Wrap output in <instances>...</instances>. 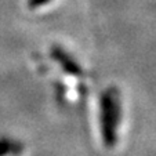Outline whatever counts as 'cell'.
<instances>
[{
	"mask_svg": "<svg viewBox=\"0 0 156 156\" xmlns=\"http://www.w3.org/2000/svg\"><path fill=\"white\" fill-rule=\"evenodd\" d=\"M122 120V104L119 90L109 87L100 98V127L102 142L108 149L118 144V129Z\"/></svg>",
	"mask_w": 156,
	"mask_h": 156,
	"instance_id": "cell-1",
	"label": "cell"
},
{
	"mask_svg": "<svg viewBox=\"0 0 156 156\" xmlns=\"http://www.w3.org/2000/svg\"><path fill=\"white\" fill-rule=\"evenodd\" d=\"M50 54H51V57H53V59L61 66L62 71H64L66 75L73 76V77H83L84 76L83 68L75 61L73 57H72L69 53H66L62 47H59V46H53L50 50Z\"/></svg>",
	"mask_w": 156,
	"mask_h": 156,
	"instance_id": "cell-2",
	"label": "cell"
},
{
	"mask_svg": "<svg viewBox=\"0 0 156 156\" xmlns=\"http://www.w3.org/2000/svg\"><path fill=\"white\" fill-rule=\"evenodd\" d=\"M14 149V141L9 138V137H0V156H7L12 153Z\"/></svg>",
	"mask_w": 156,
	"mask_h": 156,
	"instance_id": "cell-3",
	"label": "cell"
},
{
	"mask_svg": "<svg viewBox=\"0 0 156 156\" xmlns=\"http://www.w3.org/2000/svg\"><path fill=\"white\" fill-rule=\"evenodd\" d=\"M51 0H28V9L29 10H36L39 7H43L46 3H48Z\"/></svg>",
	"mask_w": 156,
	"mask_h": 156,
	"instance_id": "cell-4",
	"label": "cell"
}]
</instances>
